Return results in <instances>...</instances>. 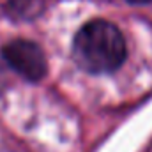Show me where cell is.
<instances>
[{
	"mask_svg": "<svg viewBox=\"0 0 152 152\" xmlns=\"http://www.w3.org/2000/svg\"><path fill=\"white\" fill-rule=\"evenodd\" d=\"M73 53L80 67L94 75L117 71L126 57L127 48L122 32L106 20L85 23L75 36Z\"/></svg>",
	"mask_w": 152,
	"mask_h": 152,
	"instance_id": "6da1fadb",
	"label": "cell"
},
{
	"mask_svg": "<svg viewBox=\"0 0 152 152\" xmlns=\"http://www.w3.org/2000/svg\"><path fill=\"white\" fill-rule=\"evenodd\" d=\"M4 62L21 78L39 81L48 73V60L37 42L28 39H12L0 50Z\"/></svg>",
	"mask_w": 152,
	"mask_h": 152,
	"instance_id": "7a4b0ae2",
	"label": "cell"
},
{
	"mask_svg": "<svg viewBox=\"0 0 152 152\" xmlns=\"http://www.w3.org/2000/svg\"><path fill=\"white\" fill-rule=\"evenodd\" d=\"M129 4H134V5H145V4H151L152 0H127Z\"/></svg>",
	"mask_w": 152,
	"mask_h": 152,
	"instance_id": "5b68a950",
	"label": "cell"
},
{
	"mask_svg": "<svg viewBox=\"0 0 152 152\" xmlns=\"http://www.w3.org/2000/svg\"><path fill=\"white\" fill-rule=\"evenodd\" d=\"M5 11L14 20H34L44 11L42 0H9L5 4Z\"/></svg>",
	"mask_w": 152,
	"mask_h": 152,
	"instance_id": "3957f363",
	"label": "cell"
},
{
	"mask_svg": "<svg viewBox=\"0 0 152 152\" xmlns=\"http://www.w3.org/2000/svg\"><path fill=\"white\" fill-rule=\"evenodd\" d=\"M5 87H7V75H5V71L0 67V94L5 90Z\"/></svg>",
	"mask_w": 152,
	"mask_h": 152,
	"instance_id": "277c9868",
	"label": "cell"
}]
</instances>
